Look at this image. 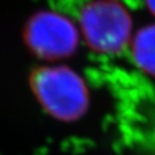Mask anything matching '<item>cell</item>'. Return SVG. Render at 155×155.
Listing matches in <instances>:
<instances>
[]
</instances>
